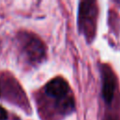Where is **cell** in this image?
<instances>
[{"mask_svg":"<svg viewBox=\"0 0 120 120\" xmlns=\"http://www.w3.org/2000/svg\"><path fill=\"white\" fill-rule=\"evenodd\" d=\"M115 90V78L108 67L102 68V96L107 103H111Z\"/></svg>","mask_w":120,"mask_h":120,"instance_id":"4","label":"cell"},{"mask_svg":"<svg viewBox=\"0 0 120 120\" xmlns=\"http://www.w3.org/2000/svg\"><path fill=\"white\" fill-rule=\"evenodd\" d=\"M68 91H69L68 83L64 78L60 76L52 79L45 85V93L48 96L56 98L57 100L66 98Z\"/></svg>","mask_w":120,"mask_h":120,"instance_id":"3","label":"cell"},{"mask_svg":"<svg viewBox=\"0 0 120 120\" xmlns=\"http://www.w3.org/2000/svg\"><path fill=\"white\" fill-rule=\"evenodd\" d=\"M19 38L20 48L23 57L31 64L40 63L46 56V47L38 38L29 33H21Z\"/></svg>","mask_w":120,"mask_h":120,"instance_id":"1","label":"cell"},{"mask_svg":"<svg viewBox=\"0 0 120 120\" xmlns=\"http://www.w3.org/2000/svg\"><path fill=\"white\" fill-rule=\"evenodd\" d=\"M0 91H1V90H0Z\"/></svg>","mask_w":120,"mask_h":120,"instance_id":"6","label":"cell"},{"mask_svg":"<svg viewBox=\"0 0 120 120\" xmlns=\"http://www.w3.org/2000/svg\"><path fill=\"white\" fill-rule=\"evenodd\" d=\"M7 118H8L7 111L0 106V120H7Z\"/></svg>","mask_w":120,"mask_h":120,"instance_id":"5","label":"cell"},{"mask_svg":"<svg viewBox=\"0 0 120 120\" xmlns=\"http://www.w3.org/2000/svg\"><path fill=\"white\" fill-rule=\"evenodd\" d=\"M97 14L98 8L96 2L83 1L80 3L78 24L81 32H82L89 40H91L95 36Z\"/></svg>","mask_w":120,"mask_h":120,"instance_id":"2","label":"cell"}]
</instances>
